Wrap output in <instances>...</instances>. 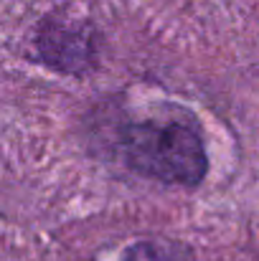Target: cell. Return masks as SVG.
<instances>
[{
    "label": "cell",
    "instance_id": "6da1fadb",
    "mask_svg": "<svg viewBox=\"0 0 259 261\" xmlns=\"http://www.w3.org/2000/svg\"><path fill=\"white\" fill-rule=\"evenodd\" d=\"M122 160L130 170L166 185L196 188L206 177L201 132L183 119H143L122 132Z\"/></svg>",
    "mask_w": 259,
    "mask_h": 261
},
{
    "label": "cell",
    "instance_id": "7a4b0ae2",
    "mask_svg": "<svg viewBox=\"0 0 259 261\" xmlns=\"http://www.w3.org/2000/svg\"><path fill=\"white\" fill-rule=\"evenodd\" d=\"M38 51L46 64L61 71H82L91 64L94 46L89 41V28L82 23H46L38 31Z\"/></svg>",
    "mask_w": 259,
    "mask_h": 261
},
{
    "label": "cell",
    "instance_id": "3957f363",
    "mask_svg": "<svg viewBox=\"0 0 259 261\" xmlns=\"http://www.w3.org/2000/svg\"><path fill=\"white\" fill-rule=\"evenodd\" d=\"M122 261H193V254L175 244V241H166V239H153V241H140L135 244Z\"/></svg>",
    "mask_w": 259,
    "mask_h": 261
}]
</instances>
